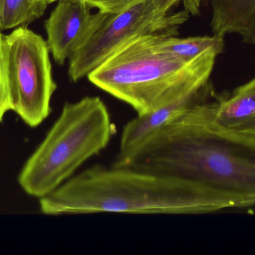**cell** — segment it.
Instances as JSON below:
<instances>
[{"mask_svg": "<svg viewBox=\"0 0 255 255\" xmlns=\"http://www.w3.org/2000/svg\"><path fill=\"white\" fill-rule=\"evenodd\" d=\"M254 135H255V133H254Z\"/></svg>", "mask_w": 255, "mask_h": 255, "instance_id": "2e32d148", "label": "cell"}, {"mask_svg": "<svg viewBox=\"0 0 255 255\" xmlns=\"http://www.w3.org/2000/svg\"><path fill=\"white\" fill-rule=\"evenodd\" d=\"M186 10L164 13L152 0H138L115 13H103L97 26L69 59L70 80L88 76L129 42L148 34L176 36L189 18Z\"/></svg>", "mask_w": 255, "mask_h": 255, "instance_id": "5b68a950", "label": "cell"}, {"mask_svg": "<svg viewBox=\"0 0 255 255\" xmlns=\"http://www.w3.org/2000/svg\"><path fill=\"white\" fill-rule=\"evenodd\" d=\"M212 8L211 27L214 35L238 34L255 45V0H209Z\"/></svg>", "mask_w": 255, "mask_h": 255, "instance_id": "30bf717a", "label": "cell"}, {"mask_svg": "<svg viewBox=\"0 0 255 255\" xmlns=\"http://www.w3.org/2000/svg\"><path fill=\"white\" fill-rule=\"evenodd\" d=\"M4 36L0 31V122L2 121L4 115L12 110L4 55Z\"/></svg>", "mask_w": 255, "mask_h": 255, "instance_id": "4fadbf2b", "label": "cell"}, {"mask_svg": "<svg viewBox=\"0 0 255 255\" xmlns=\"http://www.w3.org/2000/svg\"><path fill=\"white\" fill-rule=\"evenodd\" d=\"M212 119L223 130L254 134L255 77L232 94L217 97L213 102Z\"/></svg>", "mask_w": 255, "mask_h": 255, "instance_id": "9c48e42d", "label": "cell"}, {"mask_svg": "<svg viewBox=\"0 0 255 255\" xmlns=\"http://www.w3.org/2000/svg\"><path fill=\"white\" fill-rule=\"evenodd\" d=\"M4 49L12 111L27 125L37 127L50 115L57 89L47 42L21 25L4 36Z\"/></svg>", "mask_w": 255, "mask_h": 255, "instance_id": "8992f818", "label": "cell"}, {"mask_svg": "<svg viewBox=\"0 0 255 255\" xmlns=\"http://www.w3.org/2000/svg\"><path fill=\"white\" fill-rule=\"evenodd\" d=\"M61 1V0H47L48 4H52V3L56 2V1ZM82 1V0H80Z\"/></svg>", "mask_w": 255, "mask_h": 255, "instance_id": "9a60e30c", "label": "cell"}, {"mask_svg": "<svg viewBox=\"0 0 255 255\" xmlns=\"http://www.w3.org/2000/svg\"><path fill=\"white\" fill-rule=\"evenodd\" d=\"M209 85L171 104L145 115H137L124 126L120 140L119 151L112 166H120L162 127L190 108L208 100Z\"/></svg>", "mask_w": 255, "mask_h": 255, "instance_id": "ba28073f", "label": "cell"}, {"mask_svg": "<svg viewBox=\"0 0 255 255\" xmlns=\"http://www.w3.org/2000/svg\"><path fill=\"white\" fill-rule=\"evenodd\" d=\"M46 215L208 214L202 189L189 180L128 166L95 165L40 199Z\"/></svg>", "mask_w": 255, "mask_h": 255, "instance_id": "7a4b0ae2", "label": "cell"}, {"mask_svg": "<svg viewBox=\"0 0 255 255\" xmlns=\"http://www.w3.org/2000/svg\"><path fill=\"white\" fill-rule=\"evenodd\" d=\"M199 103L153 134L121 166L196 183L211 213L255 205V135L227 131Z\"/></svg>", "mask_w": 255, "mask_h": 255, "instance_id": "6da1fadb", "label": "cell"}, {"mask_svg": "<svg viewBox=\"0 0 255 255\" xmlns=\"http://www.w3.org/2000/svg\"><path fill=\"white\" fill-rule=\"evenodd\" d=\"M115 127L98 97L66 103L57 121L18 177L22 190L42 198L74 176L75 172L109 145Z\"/></svg>", "mask_w": 255, "mask_h": 255, "instance_id": "277c9868", "label": "cell"}, {"mask_svg": "<svg viewBox=\"0 0 255 255\" xmlns=\"http://www.w3.org/2000/svg\"><path fill=\"white\" fill-rule=\"evenodd\" d=\"M80 0H61L45 22L47 45L55 61L63 65L97 26L103 12L93 14Z\"/></svg>", "mask_w": 255, "mask_h": 255, "instance_id": "52a82bcc", "label": "cell"}, {"mask_svg": "<svg viewBox=\"0 0 255 255\" xmlns=\"http://www.w3.org/2000/svg\"><path fill=\"white\" fill-rule=\"evenodd\" d=\"M158 44L163 50L188 61L196 59L211 51L222 52L224 46L223 37L216 35L187 38L162 35L159 37Z\"/></svg>", "mask_w": 255, "mask_h": 255, "instance_id": "8fae6325", "label": "cell"}, {"mask_svg": "<svg viewBox=\"0 0 255 255\" xmlns=\"http://www.w3.org/2000/svg\"><path fill=\"white\" fill-rule=\"evenodd\" d=\"M162 35L148 34L129 42L88 75L90 82L131 106L137 115L207 86L221 52L211 51L188 61L163 50L158 44Z\"/></svg>", "mask_w": 255, "mask_h": 255, "instance_id": "3957f363", "label": "cell"}, {"mask_svg": "<svg viewBox=\"0 0 255 255\" xmlns=\"http://www.w3.org/2000/svg\"><path fill=\"white\" fill-rule=\"evenodd\" d=\"M47 0H0V31L11 29L44 14Z\"/></svg>", "mask_w": 255, "mask_h": 255, "instance_id": "7c38bea8", "label": "cell"}, {"mask_svg": "<svg viewBox=\"0 0 255 255\" xmlns=\"http://www.w3.org/2000/svg\"><path fill=\"white\" fill-rule=\"evenodd\" d=\"M157 7L164 13H169L174 6L182 2L184 10L189 14H199L200 11L201 0H152Z\"/></svg>", "mask_w": 255, "mask_h": 255, "instance_id": "5bb4252c", "label": "cell"}]
</instances>
